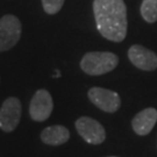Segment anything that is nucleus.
<instances>
[{
  "instance_id": "obj_12",
  "label": "nucleus",
  "mask_w": 157,
  "mask_h": 157,
  "mask_svg": "<svg viewBox=\"0 0 157 157\" xmlns=\"http://www.w3.org/2000/svg\"><path fill=\"white\" fill-rule=\"evenodd\" d=\"M64 0H42V6L45 13L48 14H56L61 11Z\"/></svg>"
},
{
  "instance_id": "obj_13",
  "label": "nucleus",
  "mask_w": 157,
  "mask_h": 157,
  "mask_svg": "<svg viewBox=\"0 0 157 157\" xmlns=\"http://www.w3.org/2000/svg\"><path fill=\"white\" fill-rule=\"evenodd\" d=\"M111 157H115V156H111Z\"/></svg>"
},
{
  "instance_id": "obj_10",
  "label": "nucleus",
  "mask_w": 157,
  "mask_h": 157,
  "mask_svg": "<svg viewBox=\"0 0 157 157\" xmlns=\"http://www.w3.org/2000/svg\"><path fill=\"white\" fill-rule=\"evenodd\" d=\"M70 137V132L64 126H50L48 128L43 129L41 133V139L45 144L50 146H59L64 144Z\"/></svg>"
},
{
  "instance_id": "obj_6",
  "label": "nucleus",
  "mask_w": 157,
  "mask_h": 157,
  "mask_svg": "<svg viewBox=\"0 0 157 157\" xmlns=\"http://www.w3.org/2000/svg\"><path fill=\"white\" fill-rule=\"evenodd\" d=\"M21 118V102L17 98H7L0 108V128L4 132H12L17 128Z\"/></svg>"
},
{
  "instance_id": "obj_9",
  "label": "nucleus",
  "mask_w": 157,
  "mask_h": 157,
  "mask_svg": "<svg viewBox=\"0 0 157 157\" xmlns=\"http://www.w3.org/2000/svg\"><path fill=\"white\" fill-rule=\"evenodd\" d=\"M157 122V109L148 107L139 112L132 121V127L137 135L146 136L152 130Z\"/></svg>"
},
{
  "instance_id": "obj_11",
  "label": "nucleus",
  "mask_w": 157,
  "mask_h": 157,
  "mask_svg": "<svg viewBox=\"0 0 157 157\" xmlns=\"http://www.w3.org/2000/svg\"><path fill=\"white\" fill-rule=\"evenodd\" d=\"M141 15L148 23L157 21V0H143L141 5Z\"/></svg>"
},
{
  "instance_id": "obj_5",
  "label": "nucleus",
  "mask_w": 157,
  "mask_h": 157,
  "mask_svg": "<svg viewBox=\"0 0 157 157\" xmlns=\"http://www.w3.org/2000/svg\"><path fill=\"white\" fill-rule=\"evenodd\" d=\"M89 99L101 111L107 113L117 112L121 106L120 95L114 91L102 89V87H92L89 91Z\"/></svg>"
},
{
  "instance_id": "obj_3",
  "label": "nucleus",
  "mask_w": 157,
  "mask_h": 157,
  "mask_svg": "<svg viewBox=\"0 0 157 157\" xmlns=\"http://www.w3.org/2000/svg\"><path fill=\"white\" fill-rule=\"evenodd\" d=\"M21 36V22L14 15L0 19V51H6L17 44Z\"/></svg>"
},
{
  "instance_id": "obj_4",
  "label": "nucleus",
  "mask_w": 157,
  "mask_h": 157,
  "mask_svg": "<svg viewBox=\"0 0 157 157\" xmlns=\"http://www.w3.org/2000/svg\"><path fill=\"white\" fill-rule=\"evenodd\" d=\"M78 134L90 144H100L106 139V132L100 122L89 117H82L76 121Z\"/></svg>"
},
{
  "instance_id": "obj_1",
  "label": "nucleus",
  "mask_w": 157,
  "mask_h": 157,
  "mask_svg": "<svg viewBox=\"0 0 157 157\" xmlns=\"http://www.w3.org/2000/svg\"><path fill=\"white\" fill-rule=\"evenodd\" d=\"M97 28L105 39L121 42L127 35V7L124 0L93 1Z\"/></svg>"
},
{
  "instance_id": "obj_8",
  "label": "nucleus",
  "mask_w": 157,
  "mask_h": 157,
  "mask_svg": "<svg viewBox=\"0 0 157 157\" xmlns=\"http://www.w3.org/2000/svg\"><path fill=\"white\" fill-rule=\"evenodd\" d=\"M129 61L136 67L144 71H154L157 69V55L143 45L135 44L128 50Z\"/></svg>"
},
{
  "instance_id": "obj_2",
  "label": "nucleus",
  "mask_w": 157,
  "mask_h": 157,
  "mask_svg": "<svg viewBox=\"0 0 157 157\" xmlns=\"http://www.w3.org/2000/svg\"><path fill=\"white\" fill-rule=\"evenodd\" d=\"M119 57L108 51H91L85 54L80 61V67L91 76H100L111 72L118 67Z\"/></svg>"
},
{
  "instance_id": "obj_7",
  "label": "nucleus",
  "mask_w": 157,
  "mask_h": 157,
  "mask_svg": "<svg viewBox=\"0 0 157 157\" xmlns=\"http://www.w3.org/2000/svg\"><path fill=\"white\" fill-rule=\"evenodd\" d=\"M54 108V102L50 93L47 90H39L32 98L29 113L35 121H45L50 117Z\"/></svg>"
}]
</instances>
